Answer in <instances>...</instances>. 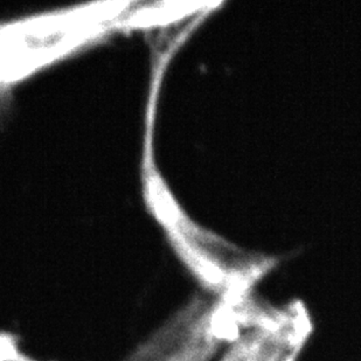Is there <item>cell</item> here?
<instances>
[{
  "label": "cell",
  "instance_id": "cell-2",
  "mask_svg": "<svg viewBox=\"0 0 361 361\" xmlns=\"http://www.w3.org/2000/svg\"><path fill=\"white\" fill-rule=\"evenodd\" d=\"M131 3H97L0 23V99L40 69L128 28Z\"/></svg>",
  "mask_w": 361,
  "mask_h": 361
},
{
  "label": "cell",
  "instance_id": "cell-1",
  "mask_svg": "<svg viewBox=\"0 0 361 361\" xmlns=\"http://www.w3.org/2000/svg\"><path fill=\"white\" fill-rule=\"evenodd\" d=\"M145 191L174 252L213 300L227 305L245 302L282 263L280 255L245 248L195 221L161 177L149 179Z\"/></svg>",
  "mask_w": 361,
  "mask_h": 361
},
{
  "label": "cell",
  "instance_id": "cell-4",
  "mask_svg": "<svg viewBox=\"0 0 361 361\" xmlns=\"http://www.w3.org/2000/svg\"><path fill=\"white\" fill-rule=\"evenodd\" d=\"M0 361H35L21 353L17 341L7 334H0Z\"/></svg>",
  "mask_w": 361,
  "mask_h": 361
},
{
  "label": "cell",
  "instance_id": "cell-3",
  "mask_svg": "<svg viewBox=\"0 0 361 361\" xmlns=\"http://www.w3.org/2000/svg\"><path fill=\"white\" fill-rule=\"evenodd\" d=\"M232 339L218 304L195 298L124 361H214Z\"/></svg>",
  "mask_w": 361,
  "mask_h": 361
}]
</instances>
